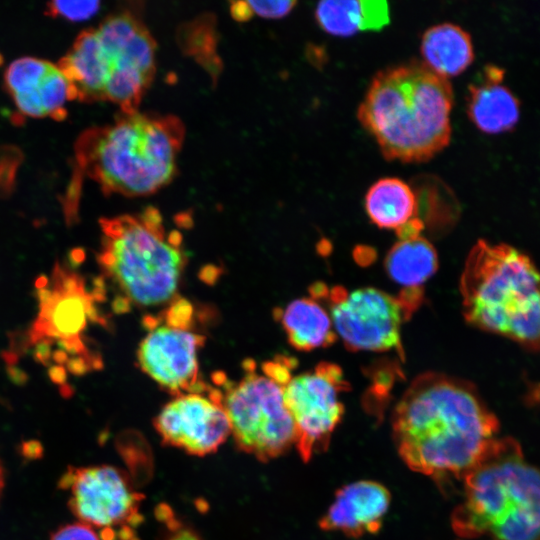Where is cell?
Listing matches in <instances>:
<instances>
[{
	"mask_svg": "<svg viewBox=\"0 0 540 540\" xmlns=\"http://www.w3.org/2000/svg\"><path fill=\"white\" fill-rule=\"evenodd\" d=\"M420 52L423 63L446 79L464 72L474 59L470 35L453 23L428 28L422 35Z\"/></svg>",
	"mask_w": 540,
	"mask_h": 540,
	"instance_id": "obj_18",
	"label": "cell"
},
{
	"mask_svg": "<svg viewBox=\"0 0 540 540\" xmlns=\"http://www.w3.org/2000/svg\"><path fill=\"white\" fill-rule=\"evenodd\" d=\"M438 263L434 246L421 235L399 239L384 261L388 276L404 290L421 289L437 271Z\"/></svg>",
	"mask_w": 540,
	"mask_h": 540,
	"instance_id": "obj_21",
	"label": "cell"
},
{
	"mask_svg": "<svg viewBox=\"0 0 540 540\" xmlns=\"http://www.w3.org/2000/svg\"><path fill=\"white\" fill-rule=\"evenodd\" d=\"M59 486L68 490L72 513L93 528L113 534V528L136 525L141 496L127 477L110 465L69 467Z\"/></svg>",
	"mask_w": 540,
	"mask_h": 540,
	"instance_id": "obj_13",
	"label": "cell"
},
{
	"mask_svg": "<svg viewBox=\"0 0 540 540\" xmlns=\"http://www.w3.org/2000/svg\"><path fill=\"white\" fill-rule=\"evenodd\" d=\"M278 314L289 344L299 351L327 347L337 338L328 310L313 296L293 300Z\"/></svg>",
	"mask_w": 540,
	"mask_h": 540,
	"instance_id": "obj_19",
	"label": "cell"
},
{
	"mask_svg": "<svg viewBox=\"0 0 540 540\" xmlns=\"http://www.w3.org/2000/svg\"><path fill=\"white\" fill-rule=\"evenodd\" d=\"M42 446L38 441L32 440L23 442L21 446L22 455L29 459H36L42 455Z\"/></svg>",
	"mask_w": 540,
	"mask_h": 540,
	"instance_id": "obj_31",
	"label": "cell"
},
{
	"mask_svg": "<svg viewBox=\"0 0 540 540\" xmlns=\"http://www.w3.org/2000/svg\"><path fill=\"white\" fill-rule=\"evenodd\" d=\"M503 78V70L490 65L483 71L481 82L468 88V116L479 130L487 134L508 131L519 119V102L502 84Z\"/></svg>",
	"mask_w": 540,
	"mask_h": 540,
	"instance_id": "obj_16",
	"label": "cell"
},
{
	"mask_svg": "<svg viewBox=\"0 0 540 540\" xmlns=\"http://www.w3.org/2000/svg\"><path fill=\"white\" fill-rule=\"evenodd\" d=\"M154 426L164 443L196 456L215 452L231 434L221 392L212 387L175 396L156 416Z\"/></svg>",
	"mask_w": 540,
	"mask_h": 540,
	"instance_id": "obj_14",
	"label": "cell"
},
{
	"mask_svg": "<svg viewBox=\"0 0 540 540\" xmlns=\"http://www.w3.org/2000/svg\"><path fill=\"white\" fill-rule=\"evenodd\" d=\"M48 375L52 382L60 385V389L68 386L67 370L64 366L51 365L48 369Z\"/></svg>",
	"mask_w": 540,
	"mask_h": 540,
	"instance_id": "obj_30",
	"label": "cell"
},
{
	"mask_svg": "<svg viewBox=\"0 0 540 540\" xmlns=\"http://www.w3.org/2000/svg\"><path fill=\"white\" fill-rule=\"evenodd\" d=\"M35 286L39 313L26 334L28 347L47 338L71 355L89 354L82 333L89 321L104 323L96 308L104 300V286L95 281L93 289L88 291L85 280L59 262L52 270L51 279L42 275Z\"/></svg>",
	"mask_w": 540,
	"mask_h": 540,
	"instance_id": "obj_9",
	"label": "cell"
},
{
	"mask_svg": "<svg viewBox=\"0 0 540 540\" xmlns=\"http://www.w3.org/2000/svg\"><path fill=\"white\" fill-rule=\"evenodd\" d=\"M22 159V152L17 147L11 145L0 147V198H6L12 193Z\"/></svg>",
	"mask_w": 540,
	"mask_h": 540,
	"instance_id": "obj_25",
	"label": "cell"
},
{
	"mask_svg": "<svg viewBox=\"0 0 540 540\" xmlns=\"http://www.w3.org/2000/svg\"><path fill=\"white\" fill-rule=\"evenodd\" d=\"M99 224L97 261L103 279L120 294L113 302L115 311L173 302L186 265L180 233L167 232L154 207L135 215L102 218Z\"/></svg>",
	"mask_w": 540,
	"mask_h": 540,
	"instance_id": "obj_4",
	"label": "cell"
},
{
	"mask_svg": "<svg viewBox=\"0 0 540 540\" xmlns=\"http://www.w3.org/2000/svg\"><path fill=\"white\" fill-rule=\"evenodd\" d=\"M105 76L104 100L123 113L137 111L155 74V42L130 12L106 18L95 29Z\"/></svg>",
	"mask_w": 540,
	"mask_h": 540,
	"instance_id": "obj_11",
	"label": "cell"
},
{
	"mask_svg": "<svg viewBox=\"0 0 540 540\" xmlns=\"http://www.w3.org/2000/svg\"><path fill=\"white\" fill-rule=\"evenodd\" d=\"M452 107L448 79L411 61L373 77L357 117L387 160L418 163L449 144Z\"/></svg>",
	"mask_w": 540,
	"mask_h": 540,
	"instance_id": "obj_2",
	"label": "cell"
},
{
	"mask_svg": "<svg viewBox=\"0 0 540 540\" xmlns=\"http://www.w3.org/2000/svg\"><path fill=\"white\" fill-rule=\"evenodd\" d=\"M4 470H3V467H2V464L0 462V497H1V494H2V491H3V488H4Z\"/></svg>",
	"mask_w": 540,
	"mask_h": 540,
	"instance_id": "obj_33",
	"label": "cell"
},
{
	"mask_svg": "<svg viewBox=\"0 0 540 540\" xmlns=\"http://www.w3.org/2000/svg\"><path fill=\"white\" fill-rule=\"evenodd\" d=\"M313 292L327 297L336 336L351 351H401V326L416 309L401 295L365 287L347 292L321 284Z\"/></svg>",
	"mask_w": 540,
	"mask_h": 540,
	"instance_id": "obj_10",
	"label": "cell"
},
{
	"mask_svg": "<svg viewBox=\"0 0 540 540\" xmlns=\"http://www.w3.org/2000/svg\"><path fill=\"white\" fill-rule=\"evenodd\" d=\"M170 532L166 540H201L199 536L190 528L183 526L173 518H164Z\"/></svg>",
	"mask_w": 540,
	"mask_h": 540,
	"instance_id": "obj_28",
	"label": "cell"
},
{
	"mask_svg": "<svg viewBox=\"0 0 540 540\" xmlns=\"http://www.w3.org/2000/svg\"><path fill=\"white\" fill-rule=\"evenodd\" d=\"M232 17L237 21H247L253 16L247 1L233 2L230 7Z\"/></svg>",
	"mask_w": 540,
	"mask_h": 540,
	"instance_id": "obj_29",
	"label": "cell"
},
{
	"mask_svg": "<svg viewBox=\"0 0 540 540\" xmlns=\"http://www.w3.org/2000/svg\"><path fill=\"white\" fill-rule=\"evenodd\" d=\"M183 139V123L175 116L123 113L79 137L75 172L87 174L106 194H152L173 178Z\"/></svg>",
	"mask_w": 540,
	"mask_h": 540,
	"instance_id": "obj_3",
	"label": "cell"
},
{
	"mask_svg": "<svg viewBox=\"0 0 540 540\" xmlns=\"http://www.w3.org/2000/svg\"><path fill=\"white\" fill-rule=\"evenodd\" d=\"M315 18L322 30L341 37L379 31L390 22L388 3L383 0L320 1Z\"/></svg>",
	"mask_w": 540,
	"mask_h": 540,
	"instance_id": "obj_17",
	"label": "cell"
},
{
	"mask_svg": "<svg viewBox=\"0 0 540 540\" xmlns=\"http://www.w3.org/2000/svg\"><path fill=\"white\" fill-rule=\"evenodd\" d=\"M498 427L472 384L437 372L417 376L392 416L401 459L431 477L463 479L488 453Z\"/></svg>",
	"mask_w": 540,
	"mask_h": 540,
	"instance_id": "obj_1",
	"label": "cell"
},
{
	"mask_svg": "<svg viewBox=\"0 0 540 540\" xmlns=\"http://www.w3.org/2000/svg\"><path fill=\"white\" fill-rule=\"evenodd\" d=\"M52 63L36 57H21L13 61L4 76L11 96L37 89Z\"/></svg>",
	"mask_w": 540,
	"mask_h": 540,
	"instance_id": "obj_23",
	"label": "cell"
},
{
	"mask_svg": "<svg viewBox=\"0 0 540 540\" xmlns=\"http://www.w3.org/2000/svg\"><path fill=\"white\" fill-rule=\"evenodd\" d=\"M144 326L137 350L142 371L175 396L208 391L198 363L205 337L195 328L192 304L177 297L159 315L145 317Z\"/></svg>",
	"mask_w": 540,
	"mask_h": 540,
	"instance_id": "obj_8",
	"label": "cell"
},
{
	"mask_svg": "<svg viewBox=\"0 0 540 540\" xmlns=\"http://www.w3.org/2000/svg\"><path fill=\"white\" fill-rule=\"evenodd\" d=\"M37 90L46 116L58 121L64 120L67 115L65 103L76 99V95L57 65H51Z\"/></svg>",
	"mask_w": 540,
	"mask_h": 540,
	"instance_id": "obj_22",
	"label": "cell"
},
{
	"mask_svg": "<svg viewBox=\"0 0 540 540\" xmlns=\"http://www.w3.org/2000/svg\"><path fill=\"white\" fill-rule=\"evenodd\" d=\"M291 362L287 358L265 362L259 373L249 360L239 381L221 377V400L231 434L241 450L261 461L276 458L295 444V425L283 396L292 376Z\"/></svg>",
	"mask_w": 540,
	"mask_h": 540,
	"instance_id": "obj_7",
	"label": "cell"
},
{
	"mask_svg": "<svg viewBox=\"0 0 540 540\" xmlns=\"http://www.w3.org/2000/svg\"><path fill=\"white\" fill-rule=\"evenodd\" d=\"M347 389L342 369L329 362L291 376L284 385V402L295 425L294 445L303 461L328 446L343 417L340 395Z\"/></svg>",
	"mask_w": 540,
	"mask_h": 540,
	"instance_id": "obj_12",
	"label": "cell"
},
{
	"mask_svg": "<svg viewBox=\"0 0 540 540\" xmlns=\"http://www.w3.org/2000/svg\"><path fill=\"white\" fill-rule=\"evenodd\" d=\"M464 499L452 527L464 538L540 540V468L512 439H496L464 477Z\"/></svg>",
	"mask_w": 540,
	"mask_h": 540,
	"instance_id": "obj_5",
	"label": "cell"
},
{
	"mask_svg": "<svg viewBox=\"0 0 540 540\" xmlns=\"http://www.w3.org/2000/svg\"><path fill=\"white\" fill-rule=\"evenodd\" d=\"M389 491L380 483L360 480L339 489L319 526L350 537L374 534L381 528L390 505Z\"/></svg>",
	"mask_w": 540,
	"mask_h": 540,
	"instance_id": "obj_15",
	"label": "cell"
},
{
	"mask_svg": "<svg viewBox=\"0 0 540 540\" xmlns=\"http://www.w3.org/2000/svg\"><path fill=\"white\" fill-rule=\"evenodd\" d=\"M50 540H102L95 532L94 528L82 523L76 522L65 525L55 531Z\"/></svg>",
	"mask_w": 540,
	"mask_h": 540,
	"instance_id": "obj_27",
	"label": "cell"
},
{
	"mask_svg": "<svg viewBox=\"0 0 540 540\" xmlns=\"http://www.w3.org/2000/svg\"><path fill=\"white\" fill-rule=\"evenodd\" d=\"M99 9V1H52L47 3L46 14L71 22H80L91 18Z\"/></svg>",
	"mask_w": 540,
	"mask_h": 540,
	"instance_id": "obj_24",
	"label": "cell"
},
{
	"mask_svg": "<svg viewBox=\"0 0 540 540\" xmlns=\"http://www.w3.org/2000/svg\"><path fill=\"white\" fill-rule=\"evenodd\" d=\"M8 368V374L10 378L16 383V384H23L25 382L26 375L24 371L19 369L18 367L14 366H7Z\"/></svg>",
	"mask_w": 540,
	"mask_h": 540,
	"instance_id": "obj_32",
	"label": "cell"
},
{
	"mask_svg": "<svg viewBox=\"0 0 540 540\" xmlns=\"http://www.w3.org/2000/svg\"><path fill=\"white\" fill-rule=\"evenodd\" d=\"M365 210L376 226L396 232L417 218V197L402 179L385 177L377 180L365 195Z\"/></svg>",
	"mask_w": 540,
	"mask_h": 540,
	"instance_id": "obj_20",
	"label": "cell"
},
{
	"mask_svg": "<svg viewBox=\"0 0 540 540\" xmlns=\"http://www.w3.org/2000/svg\"><path fill=\"white\" fill-rule=\"evenodd\" d=\"M460 292L468 323L540 349V271L527 255L479 240L466 258Z\"/></svg>",
	"mask_w": 540,
	"mask_h": 540,
	"instance_id": "obj_6",
	"label": "cell"
},
{
	"mask_svg": "<svg viewBox=\"0 0 540 540\" xmlns=\"http://www.w3.org/2000/svg\"><path fill=\"white\" fill-rule=\"evenodd\" d=\"M254 14L264 18H281L291 12L297 4L291 0L247 1Z\"/></svg>",
	"mask_w": 540,
	"mask_h": 540,
	"instance_id": "obj_26",
	"label": "cell"
}]
</instances>
